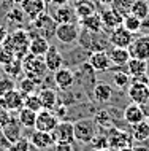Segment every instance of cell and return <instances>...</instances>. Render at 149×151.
Masks as SVG:
<instances>
[{"label":"cell","mask_w":149,"mask_h":151,"mask_svg":"<svg viewBox=\"0 0 149 151\" xmlns=\"http://www.w3.org/2000/svg\"><path fill=\"white\" fill-rule=\"evenodd\" d=\"M78 45L83 46L84 50H87L89 52H95V51H108L111 46L110 43V32L108 30H102V32H92L87 29L79 30L78 35Z\"/></svg>","instance_id":"obj_1"},{"label":"cell","mask_w":149,"mask_h":151,"mask_svg":"<svg viewBox=\"0 0 149 151\" xmlns=\"http://www.w3.org/2000/svg\"><path fill=\"white\" fill-rule=\"evenodd\" d=\"M29 43L30 34L27 29H14L10 30L2 46L5 50L11 51L18 59H24V56L29 54Z\"/></svg>","instance_id":"obj_2"},{"label":"cell","mask_w":149,"mask_h":151,"mask_svg":"<svg viewBox=\"0 0 149 151\" xmlns=\"http://www.w3.org/2000/svg\"><path fill=\"white\" fill-rule=\"evenodd\" d=\"M56 27H57V22L54 21V18L51 16V13H46L45 11V13L37 16L34 21H30L27 30L29 32L34 30L35 34L51 40V38H56Z\"/></svg>","instance_id":"obj_3"},{"label":"cell","mask_w":149,"mask_h":151,"mask_svg":"<svg viewBox=\"0 0 149 151\" xmlns=\"http://www.w3.org/2000/svg\"><path fill=\"white\" fill-rule=\"evenodd\" d=\"M75 78L76 83L75 86H79L83 91H86L87 96H92V89H94L95 83H97V72L92 68L91 64L84 62L79 67H76L75 70Z\"/></svg>","instance_id":"obj_4"},{"label":"cell","mask_w":149,"mask_h":151,"mask_svg":"<svg viewBox=\"0 0 149 151\" xmlns=\"http://www.w3.org/2000/svg\"><path fill=\"white\" fill-rule=\"evenodd\" d=\"M98 134V126L94 118H81L75 121V140L79 143H91Z\"/></svg>","instance_id":"obj_5"},{"label":"cell","mask_w":149,"mask_h":151,"mask_svg":"<svg viewBox=\"0 0 149 151\" xmlns=\"http://www.w3.org/2000/svg\"><path fill=\"white\" fill-rule=\"evenodd\" d=\"M22 68H24V75L32 76V78H43L45 75H48V67L45 64V59L40 56L34 54H26L22 59Z\"/></svg>","instance_id":"obj_6"},{"label":"cell","mask_w":149,"mask_h":151,"mask_svg":"<svg viewBox=\"0 0 149 151\" xmlns=\"http://www.w3.org/2000/svg\"><path fill=\"white\" fill-rule=\"evenodd\" d=\"M81 30L79 22H67V24H57L56 27V38L62 45H73L78 42V35Z\"/></svg>","instance_id":"obj_7"},{"label":"cell","mask_w":149,"mask_h":151,"mask_svg":"<svg viewBox=\"0 0 149 151\" xmlns=\"http://www.w3.org/2000/svg\"><path fill=\"white\" fill-rule=\"evenodd\" d=\"M3 19L6 21L8 30H14V29H27L30 24V19L26 16V13L21 10L19 5H11L8 8L6 14L3 16Z\"/></svg>","instance_id":"obj_8"},{"label":"cell","mask_w":149,"mask_h":151,"mask_svg":"<svg viewBox=\"0 0 149 151\" xmlns=\"http://www.w3.org/2000/svg\"><path fill=\"white\" fill-rule=\"evenodd\" d=\"M108 145L110 148H114V150H120L124 146H130L133 145V138H132V134L130 132H125V130H120L118 127H110L108 129Z\"/></svg>","instance_id":"obj_9"},{"label":"cell","mask_w":149,"mask_h":151,"mask_svg":"<svg viewBox=\"0 0 149 151\" xmlns=\"http://www.w3.org/2000/svg\"><path fill=\"white\" fill-rule=\"evenodd\" d=\"M127 97L130 102H135L138 105L146 102L149 99V84L141 80H132L130 86L127 88Z\"/></svg>","instance_id":"obj_10"},{"label":"cell","mask_w":149,"mask_h":151,"mask_svg":"<svg viewBox=\"0 0 149 151\" xmlns=\"http://www.w3.org/2000/svg\"><path fill=\"white\" fill-rule=\"evenodd\" d=\"M54 76V84L56 88L60 89V91H68V89L75 88L76 78H75V72L71 70L70 67H60L59 70H56L52 73Z\"/></svg>","instance_id":"obj_11"},{"label":"cell","mask_w":149,"mask_h":151,"mask_svg":"<svg viewBox=\"0 0 149 151\" xmlns=\"http://www.w3.org/2000/svg\"><path fill=\"white\" fill-rule=\"evenodd\" d=\"M51 16L57 24H67V22H78V14L75 8L70 6L68 3L65 5H52L51 8Z\"/></svg>","instance_id":"obj_12"},{"label":"cell","mask_w":149,"mask_h":151,"mask_svg":"<svg viewBox=\"0 0 149 151\" xmlns=\"http://www.w3.org/2000/svg\"><path fill=\"white\" fill-rule=\"evenodd\" d=\"M56 142H68V143H75V122L70 119H60L52 130Z\"/></svg>","instance_id":"obj_13"},{"label":"cell","mask_w":149,"mask_h":151,"mask_svg":"<svg viewBox=\"0 0 149 151\" xmlns=\"http://www.w3.org/2000/svg\"><path fill=\"white\" fill-rule=\"evenodd\" d=\"M63 54V65L65 67H79L81 64L87 62V58L91 56V52L87 50H84L83 46H75V48H70L67 52H62Z\"/></svg>","instance_id":"obj_14"},{"label":"cell","mask_w":149,"mask_h":151,"mask_svg":"<svg viewBox=\"0 0 149 151\" xmlns=\"http://www.w3.org/2000/svg\"><path fill=\"white\" fill-rule=\"evenodd\" d=\"M135 35L132 32H128L125 27L120 26L114 27L113 30H110V43L111 46H119V48H128L133 42Z\"/></svg>","instance_id":"obj_15"},{"label":"cell","mask_w":149,"mask_h":151,"mask_svg":"<svg viewBox=\"0 0 149 151\" xmlns=\"http://www.w3.org/2000/svg\"><path fill=\"white\" fill-rule=\"evenodd\" d=\"M60 119L51 110H45L41 108L37 113V121H35V129L37 130H43V132H52L57 126V122Z\"/></svg>","instance_id":"obj_16"},{"label":"cell","mask_w":149,"mask_h":151,"mask_svg":"<svg viewBox=\"0 0 149 151\" xmlns=\"http://www.w3.org/2000/svg\"><path fill=\"white\" fill-rule=\"evenodd\" d=\"M132 58H138L143 60H149V34L140 35L133 38L132 45L128 46Z\"/></svg>","instance_id":"obj_17"},{"label":"cell","mask_w":149,"mask_h":151,"mask_svg":"<svg viewBox=\"0 0 149 151\" xmlns=\"http://www.w3.org/2000/svg\"><path fill=\"white\" fill-rule=\"evenodd\" d=\"M89 64L92 65L97 73H105V72H110L113 68V62L111 58L108 54V51H95L91 52L89 56Z\"/></svg>","instance_id":"obj_18"},{"label":"cell","mask_w":149,"mask_h":151,"mask_svg":"<svg viewBox=\"0 0 149 151\" xmlns=\"http://www.w3.org/2000/svg\"><path fill=\"white\" fill-rule=\"evenodd\" d=\"M98 13H100V18H102L103 27H105V29H106L108 32L113 30L114 27H118V26H120V24H122L124 16L119 14L113 6H102V8L98 10Z\"/></svg>","instance_id":"obj_19"},{"label":"cell","mask_w":149,"mask_h":151,"mask_svg":"<svg viewBox=\"0 0 149 151\" xmlns=\"http://www.w3.org/2000/svg\"><path fill=\"white\" fill-rule=\"evenodd\" d=\"M29 140H30V143L34 145L35 148H38L40 151L51 150V148H54V145H56L52 132H43V130H37V129L32 132Z\"/></svg>","instance_id":"obj_20"},{"label":"cell","mask_w":149,"mask_h":151,"mask_svg":"<svg viewBox=\"0 0 149 151\" xmlns=\"http://www.w3.org/2000/svg\"><path fill=\"white\" fill-rule=\"evenodd\" d=\"M114 97V89L106 81H97L92 89V99L98 104H110Z\"/></svg>","instance_id":"obj_21"},{"label":"cell","mask_w":149,"mask_h":151,"mask_svg":"<svg viewBox=\"0 0 149 151\" xmlns=\"http://www.w3.org/2000/svg\"><path fill=\"white\" fill-rule=\"evenodd\" d=\"M19 6L26 13L27 18L30 21H34L37 16L46 11V0H21Z\"/></svg>","instance_id":"obj_22"},{"label":"cell","mask_w":149,"mask_h":151,"mask_svg":"<svg viewBox=\"0 0 149 151\" xmlns=\"http://www.w3.org/2000/svg\"><path fill=\"white\" fill-rule=\"evenodd\" d=\"M2 134L11 145L16 143L19 138H22V135H21L22 134V126H21V122L18 121V118H16V119L14 118H10V119L2 126Z\"/></svg>","instance_id":"obj_23"},{"label":"cell","mask_w":149,"mask_h":151,"mask_svg":"<svg viewBox=\"0 0 149 151\" xmlns=\"http://www.w3.org/2000/svg\"><path fill=\"white\" fill-rule=\"evenodd\" d=\"M43 59H45V64H46L49 73H54L56 70H59L60 67H63V54L59 51L57 46H54V45L49 46V50L46 51V54L43 56Z\"/></svg>","instance_id":"obj_24"},{"label":"cell","mask_w":149,"mask_h":151,"mask_svg":"<svg viewBox=\"0 0 149 151\" xmlns=\"http://www.w3.org/2000/svg\"><path fill=\"white\" fill-rule=\"evenodd\" d=\"M111 80L113 84H114L120 91H125V89L130 86L132 83V76L127 73L125 65H116V68H111Z\"/></svg>","instance_id":"obj_25"},{"label":"cell","mask_w":149,"mask_h":151,"mask_svg":"<svg viewBox=\"0 0 149 151\" xmlns=\"http://www.w3.org/2000/svg\"><path fill=\"white\" fill-rule=\"evenodd\" d=\"M122 118L128 126H135V124H138L140 121L146 119L144 115H143V111H141V107H140L138 104H135V102H130L128 105L124 107Z\"/></svg>","instance_id":"obj_26"},{"label":"cell","mask_w":149,"mask_h":151,"mask_svg":"<svg viewBox=\"0 0 149 151\" xmlns=\"http://www.w3.org/2000/svg\"><path fill=\"white\" fill-rule=\"evenodd\" d=\"M49 46H51L49 40L45 38V37H41L38 34L30 35V43H29V52L30 54L43 58V56L46 54V51L49 50Z\"/></svg>","instance_id":"obj_27"},{"label":"cell","mask_w":149,"mask_h":151,"mask_svg":"<svg viewBox=\"0 0 149 151\" xmlns=\"http://www.w3.org/2000/svg\"><path fill=\"white\" fill-rule=\"evenodd\" d=\"M24 97H26V96H24L18 88L13 89V91H10L8 94H5V96H3V100H5L6 110L10 113H13V111L18 113L19 110L24 107Z\"/></svg>","instance_id":"obj_28"},{"label":"cell","mask_w":149,"mask_h":151,"mask_svg":"<svg viewBox=\"0 0 149 151\" xmlns=\"http://www.w3.org/2000/svg\"><path fill=\"white\" fill-rule=\"evenodd\" d=\"M125 70L132 78H140V76L148 73V60L138 59V58H130L125 64Z\"/></svg>","instance_id":"obj_29"},{"label":"cell","mask_w":149,"mask_h":151,"mask_svg":"<svg viewBox=\"0 0 149 151\" xmlns=\"http://www.w3.org/2000/svg\"><path fill=\"white\" fill-rule=\"evenodd\" d=\"M38 97L41 102V108L45 110H52L59 102V94L52 88H41L38 91Z\"/></svg>","instance_id":"obj_30"},{"label":"cell","mask_w":149,"mask_h":151,"mask_svg":"<svg viewBox=\"0 0 149 151\" xmlns=\"http://www.w3.org/2000/svg\"><path fill=\"white\" fill-rule=\"evenodd\" d=\"M41 81L43 78H32V76H24V78L19 80L18 83V89L21 91L24 96H29V94L37 92V89H41Z\"/></svg>","instance_id":"obj_31"},{"label":"cell","mask_w":149,"mask_h":151,"mask_svg":"<svg viewBox=\"0 0 149 151\" xmlns=\"http://www.w3.org/2000/svg\"><path fill=\"white\" fill-rule=\"evenodd\" d=\"M130 134H132L133 142H138V143H143V142L149 140V121L143 119L138 124L130 126Z\"/></svg>","instance_id":"obj_32"},{"label":"cell","mask_w":149,"mask_h":151,"mask_svg":"<svg viewBox=\"0 0 149 151\" xmlns=\"http://www.w3.org/2000/svg\"><path fill=\"white\" fill-rule=\"evenodd\" d=\"M79 26L83 29H87V30H92V32H102V30H106L103 27V22H102V18H100V13L91 14V16H86V18L79 19Z\"/></svg>","instance_id":"obj_33"},{"label":"cell","mask_w":149,"mask_h":151,"mask_svg":"<svg viewBox=\"0 0 149 151\" xmlns=\"http://www.w3.org/2000/svg\"><path fill=\"white\" fill-rule=\"evenodd\" d=\"M108 54L111 58L113 65H125L128 62V59L132 58L128 48H119V46H110Z\"/></svg>","instance_id":"obj_34"},{"label":"cell","mask_w":149,"mask_h":151,"mask_svg":"<svg viewBox=\"0 0 149 151\" xmlns=\"http://www.w3.org/2000/svg\"><path fill=\"white\" fill-rule=\"evenodd\" d=\"M97 2L95 0H79L75 2V11L78 14V19H83L86 16H91L97 13Z\"/></svg>","instance_id":"obj_35"},{"label":"cell","mask_w":149,"mask_h":151,"mask_svg":"<svg viewBox=\"0 0 149 151\" xmlns=\"http://www.w3.org/2000/svg\"><path fill=\"white\" fill-rule=\"evenodd\" d=\"M18 121L21 122L22 127H26V129H35L37 111H34V110H30V108H27V107H22L18 111Z\"/></svg>","instance_id":"obj_36"},{"label":"cell","mask_w":149,"mask_h":151,"mask_svg":"<svg viewBox=\"0 0 149 151\" xmlns=\"http://www.w3.org/2000/svg\"><path fill=\"white\" fill-rule=\"evenodd\" d=\"M3 73H5L6 76H10V78H19V76L24 73V68H22V59H18L14 58L13 60H11L10 64L3 65Z\"/></svg>","instance_id":"obj_37"},{"label":"cell","mask_w":149,"mask_h":151,"mask_svg":"<svg viewBox=\"0 0 149 151\" xmlns=\"http://www.w3.org/2000/svg\"><path fill=\"white\" fill-rule=\"evenodd\" d=\"M122 26L125 27L128 32H132L133 35L143 30V21H141V19H138L135 14H132V13H128V14L124 16V19H122Z\"/></svg>","instance_id":"obj_38"},{"label":"cell","mask_w":149,"mask_h":151,"mask_svg":"<svg viewBox=\"0 0 149 151\" xmlns=\"http://www.w3.org/2000/svg\"><path fill=\"white\" fill-rule=\"evenodd\" d=\"M132 14H135L141 21L149 19V0H135L132 6Z\"/></svg>","instance_id":"obj_39"},{"label":"cell","mask_w":149,"mask_h":151,"mask_svg":"<svg viewBox=\"0 0 149 151\" xmlns=\"http://www.w3.org/2000/svg\"><path fill=\"white\" fill-rule=\"evenodd\" d=\"M135 0H113V8L118 11L119 14L125 16L128 13H132V6H133Z\"/></svg>","instance_id":"obj_40"},{"label":"cell","mask_w":149,"mask_h":151,"mask_svg":"<svg viewBox=\"0 0 149 151\" xmlns=\"http://www.w3.org/2000/svg\"><path fill=\"white\" fill-rule=\"evenodd\" d=\"M24 107L34 110V111H40L41 110V102H40V97H38V92H34V94H29V96L24 97Z\"/></svg>","instance_id":"obj_41"},{"label":"cell","mask_w":149,"mask_h":151,"mask_svg":"<svg viewBox=\"0 0 149 151\" xmlns=\"http://www.w3.org/2000/svg\"><path fill=\"white\" fill-rule=\"evenodd\" d=\"M13 89H16V83H14L13 78H10V76L0 78V97H3L5 94L13 91Z\"/></svg>","instance_id":"obj_42"},{"label":"cell","mask_w":149,"mask_h":151,"mask_svg":"<svg viewBox=\"0 0 149 151\" xmlns=\"http://www.w3.org/2000/svg\"><path fill=\"white\" fill-rule=\"evenodd\" d=\"M30 150V140L29 138H19L16 143H13L8 148V151H29Z\"/></svg>","instance_id":"obj_43"},{"label":"cell","mask_w":149,"mask_h":151,"mask_svg":"<svg viewBox=\"0 0 149 151\" xmlns=\"http://www.w3.org/2000/svg\"><path fill=\"white\" fill-rule=\"evenodd\" d=\"M14 58H16V56H14L11 51H8V50H5L3 46H0V67L10 64Z\"/></svg>","instance_id":"obj_44"},{"label":"cell","mask_w":149,"mask_h":151,"mask_svg":"<svg viewBox=\"0 0 149 151\" xmlns=\"http://www.w3.org/2000/svg\"><path fill=\"white\" fill-rule=\"evenodd\" d=\"M54 151H73V143H68V142H56Z\"/></svg>","instance_id":"obj_45"},{"label":"cell","mask_w":149,"mask_h":151,"mask_svg":"<svg viewBox=\"0 0 149 151\" xmlns=\"http://www.w3.org/2000/svg\"><path fill=\"white\" fill-rule=\"evenodd\" d=\"M10 118H11V113L6 108H0V126H3Z\"/></svg>","instance_id":"obj_46"},{"label":"cell","mask_w":149,"mask_h":151,"mask_svg":"<svg viewBox=\"0 0 149 151\" xmlns=\"http://www.w3.org/2000/svg\"><path fill=\"white\" fill-rule=\"evenodd\" d=\"M8 32H10V30H8V27H6V26H3V24H0V46L3 45V42H5Z\"/></svg>","instance_id":"obj_47"},{"label":"cell","mask_w":149,"mask_h":151,"mask_svg":"<svg viewBox=\"0 0 149 151\" xmlns=\"http://www.w3.org/2000/svg\"><path fill=\"white\" fill-rule=\"evenodd\" d=\"M119 151H149V150L144 148V146H133V145H130V146H124V148H120Z\"/></svg>","instance_id":"obj_48"},{"label":"cell","mask_w":149,"mask_h":151,"mask_svg":"<svg viewBox=\"0 0 149 151\" xmlns=\"http://www.w3.org/2000/svg\"><path fill=\"white\" fill-rule=\"evenodd\" d=\"M70 0H46V3H49V5H65Z\"/></svg>","instance_id":"obj_49"},{"label":"cell","mask_w":149,"mask_h":151,"mask_svg":"<svg viewBox=\"0 0 149 151\" xmlns=\"http://www.w3.org/2000/svg\"><path fill=\"white\" fill-rule=\"evenodd\" d=\"M98 6H111L113 5V0H95Z\"/></svg>","instance_id":"obj_50"},{"label":"cell","mask_w":149,"mask_h":151,"mask_svg":"<svg viewBox=\"0 0 149 151\" xmlns=\"http://www.w3.org/2000/svg\"><path fill=\"white\" fill-rule=\"evenodd\" d=\"M5 2H8L10 5H19V3H21V0H5Z\"/></svg>","instance_id":"obj_51"},{"label":"cell","mask_w":149,"mask_h":151,"mask_svg":"<svg viewBox=\"0 0 149 151\" xmlns=\"http://www.w3.org/2000/svg\"><path fill=\"white\" fill-rule=\"evenodd\" d=\"M95 151H116L114 148H110V146H108V148H100V150H95Z\"/></svg>","instance_id":"obj_52"},{"label":"cell","mask_w":149,"mask_h":151,"mask_svg":"<svg viewBox=\"0 0 149 151\" xmlns=\"http://www.w3.org/2000/svg\"><path fill=\"white\" fill-rule=\"evenodd\" d=\"M0 151H8V150H6V146H0Z\"/></svg>","instance_id":"obj_53"},{"label":"cell","mask_w":149,"mask_h":151,"mask_svg":"<svg viewBox=\"0 0 149 151\" xmlns=\"http://www.w3.org/2000/svg\"><path fill=\"white\" fill-rule=\"evenodd\" d=\"M3 137V134H2V126H0V138Z\"/></svg>","instance_id":"obj_54"},{"label":"cell","mask_w":149,"mask_h":151,"mask_svg":"<svg viewBox=\"0 0 149 151\" xmlns=\"http://www.w3.org/2000/svg\"><path fill=\"white\" fill-rule=\"evenodd\" d=\"M75 2H79V0H75Z\"/></svg>","instance_id":"obj_55"},{"label":"cell","mask_w":149,"mask_h":151,"mask_svg":"<svg viewBox=\"0 0 149 151\" xmlns=\"http://www.w3.org/2000/svg\"><path fill=\"white\" fill-rule=\"evenodd\" d=\"M0 3H2V0H0Z\"/></svg>","instance_id":"obj_56"},{"label":"cell","mask_w":149,"mask_h":151,"mask_svg":"<svg viewBox=\"0 0 149 151\" xmlns=\"http://www.w3.org/2000/svg\"><path fill=\"white\" fill-rule=\"evenodd\" d=\"M148 121H149V119H148Z\"/></svg>","instance_id":"obj_57"}]
</instances>
